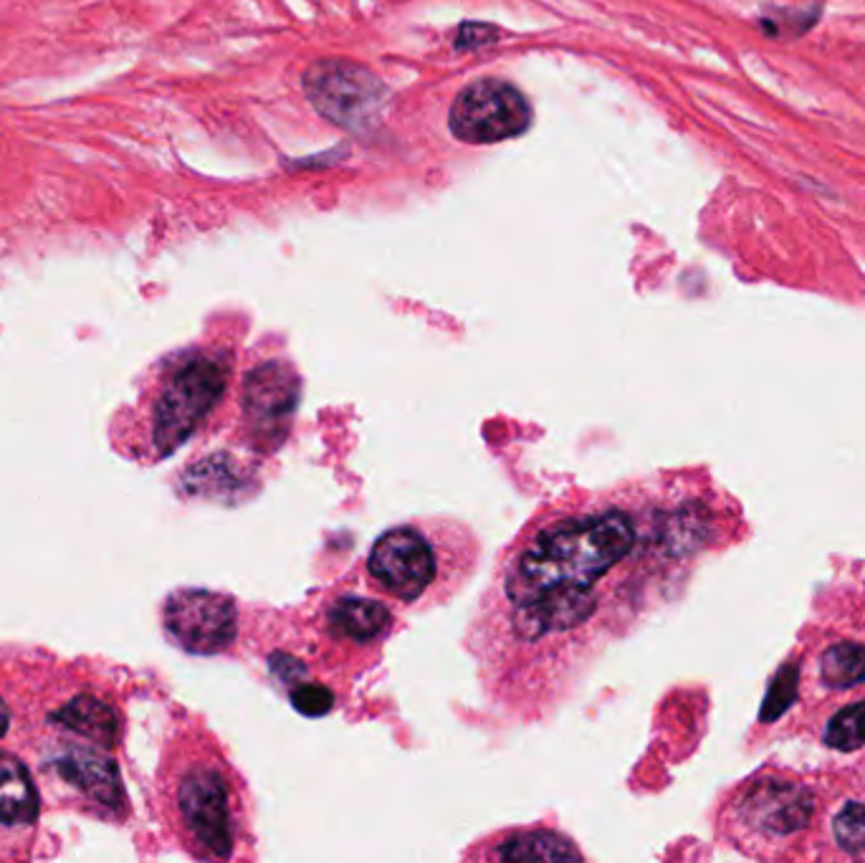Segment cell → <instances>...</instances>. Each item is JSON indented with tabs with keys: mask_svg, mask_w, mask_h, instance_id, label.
Wrapping results in <instances>:
<instances>
[{
	"mask_svg": "<svg viewBox=\"0 0 865 863\" xmlns=\"http://www.w3.org/2000/svg\"><path fill=\"white\" fill-rule=\"evenodd\" d=\"M398 615L380 600L362 596L329 598L319 611V630L337 649L373 651L380 649L392 630Z\"/></svg>",
	"mask_w": 865,
	"mask_h": 863,
	"instance_id": "cell-9",
	"label": "cell"
},
{
	"mask_svg": "<svg viewBox=\"0 0 865 863\" xmlns=\"http://www.w3.org/2000/svg\"><path fill=\"white\" fill-rule=\"evenodd\" d=\"M162 788L177 841L192 859H256L249 788L213 737H183L165 760Z\"/></svg>",
	"mask_w": 865,
	"mask_h": 863,
	"instance_id": "cell-2",
	"label": "cell"
},
{
	"mask_svg": "<svg viewBox=\"0 0 865 863\" xmlns=\"http://www.w3.org/2000/svg\"><path fill=\"white\" fill-rule=\"evenodd\" d=\"M825 745L838 752H853L865 747V701L840 709L825 729Z\"/></svg>",
	"mask_w": 865,
	"mask_h": 863,
	"instance_id": "cell-15",
	"label": "cell"
},
{
	"mask_svg": "<svg viewBox=\"0 0 865 863\" xmlns=\"http://www.w3.org/2000/svg\"><path fill=\"white\" fill-rule=\"evenodd\" d=\"M813 796L800 783L762 777L749 783L734 800V813L741 828L767 838L800 834L813 821Z\"/></svg>",
	"mask_w": 865,
	"mask_h": 863,
	"instance_id": "cell-8",
	"label": "cell"
},
{
	"mask_svg": "<svg viewBox=\"0 0 865 863\" xmlns=\"http://www.w3.org/2000/svg\"><path fill=\"white\" fill-rule=\"evenodd\" d=\"M234 380V358L192 350L177 358L147 400V438L154 459H167L218 411Z\"/></svg>",
	"mask_w": 865,
	"mask_h": 863,
	"instance_id": "cell-4",
	"label": "cell"
},
{
	"mask_svg": "<svg viewBox=\"0 0 865 863\" xmlns=\"http://www.w3.org/2000/svg\"><path fill=\"white\" fill-rule=\"evenodd\" d=\"M820 674L830 689H851L865 684V646L851 641L830 646L823 653Z\"/></svg>",
	"mask_w": 865,
	"mask_h": 863,
	"instance_id": "cell-14",
	"label": "cell"
},
{
	"mask_svg": "<svg viewBox=\"0 0 865 863\" xmlns=\"http://www.w3.org/2000/svg\"><path fill=\"white\" fill-rule=\"evenodd\" d=\"M38 815V792L30 773L11 754H0V826H30Z\"/></svg>",
	"mask_w": 865,
	"mask_h": 863,
	"instance_id": "cell-12",
	"label": "cell"
},
{
	"mask_svg": "<svg viewBox=\"0 0 865 863\" xmlns=\"http://www.w3.org/2000/svg\"><path fill=\"white\" fill-rule=\"evenodd\" d=\"M5 729H8V709L3 701H0V737L5 735Z\"/></svg>",
	"mask_w": 865,
	"mask_h": 863,
	"instance_id": "cell-19",
	"label": "cell"
},
{
	"mask_svg": "<svg viewBox=\"0 0 865 863\" xmlns=\"http://www.w3.org/2000/svg\"><path fill=\"white\" fill-rule=\"evenodd\" d=\"M448 122L459 140L491 145L522 135L531 122V110L514 84L481 79L455 97Z\"/></svg>",
	"mask_w": 865,
	"mask_h": 863,
	"instance_id": "cell-7",
	"label": "cell"
},
{
	"mask_svg": "<svg viewBox=\"0 0 865 863\" xmlns=\"http://www.w3.org/2000/svg\"><path fill=\"white\" fill-rule=\"evenodd\" d=\"M162 626L175 646L196 656L226 653L238 638V605L226 592L183 588L162 608Z\"/></svg>",
	"mask_w": 865,
	"mask_h": 863,
	"instance_id": "cell-6",
	"label": "cell"
},
{
	"mask_svg": "<svg viewBox=\"0 0 865 863\" xmlns=\"http://www.w3.org/2000/svg\"><path fill=\"white\" fill-rule=\"evenodd\" d=\"M481 539L455 517H415L385 529L365 558L375 596L426 613L466 588L481 562Z\"/></svg>",
	"mask_w": 865,
	"mask_h": 863,
	"instance_id": "cell-3",
	"label": "cell"
},
{
	"mask_svg": "<svg viewBox=\"0 0 865 863\" xmlns=\"http://www.w3.org/2000/svg\"><path fill=\"white\" fill-rule=\"evenodd\" d=\"M699 542L689 506H659L636 487L577 491L516 531L471 618L478 681L506 712L539 716L640 613L648 577Z\"/></svg>",
	"mask_w": 865,
	"mask_h": 863,
	"instance_id": "cell-1",
	"label": "cell"
},
{
	"mask_svg": "<svg viewBox=\"0 0 865 863\" xmlns=\"http://www.w3.org/2000/svg\"><path fill=\"white\" fill-rule=\"evenodd\" d=\"M304 91L322 117L350 133L373 127L388 102V89L369 68L342 59L316 61L309 66Z\"/></svg>",
	"mask_w": 865,
	"mask_h": 863,
	"instance_id": "cell-5",
	"label": "cell"
},
{
	"mask_svg": "<svg viewBox=\"0 0 865 863\" xmlns=\"http://www.w3.org/2000/svg\"><path fill=\"white\" fill-rule=\"evenodd\" d=\"M61 780L89 800V803L104 805L117 811L122 805V780L117 767L110 758L99 754L91 747H76L66 750L53 760Z\"/></svg>",
	"mask_w": 865,
	"mask_h": 863,
	"instance_id": "cell-11",
	"label": "cell"
},
{
	"mask_svg": "<svg viewBox=\"0 0 865 863\" xmlns=\"http://www.w3.org/2000/svg\"><path fill=\"white\" fill-rule=\"evenodd\" d=\"M57 720L61 727L76 731L79 737H87L91 742L114 745L120 735V716L110 704L95 697H76L59 706Z\"/></svg>",
	"mask_w": 865,
	"mask_h": 863,
	"instance_id": "cell-13",
	"label": "cell"
},
{
	"mask_svg": "<svg viewBox=\"0 0 865 863\" xmlns=\"http://www.w3.org/2000/svg\"><path fill=\"white\" fill-rule=\"evenodd\" d=\"M798 681H800L798 661H790V664L779 666V672L772 676L767 697H764L760 722H764V724L777 722L779 716H782L787 709L792 706V701L798 699Z\"/></svg>",
	"mask_w": 865,
	"mask_h": 863,
	"instance_id": "cell-16",
	"label": "cell"
},
{
	"mask_svg": "<svg viewBox=\"0 0 865 863\" xmlns=\"http://www.w3.org/2000/svg\"><path fill=\"white\" fill-rule=\"evenodd\" d=\"M832 834L843 851L865 856V805L848 803L832 821Z\"/></svg>",
	"mask_w": 865,
	"mask_h": 863,
	"instance_id": "cell-17",
	"label": "cell"
},
{
	"mask_svg": "<svg viewBox=\"0 0 865 863\" xmlns=\"http://www.w3.org/2000/svg\"><path fill=\"white\" fill-rule=\"evenodd\" d=\"M461 859L474 861H585V853L573 838L557 828L524 826L504 828L499 834L471 843Z\"/></svg>",
	"mask_w": 865,
	"mask_h": 863,
	"instance_id": "cell-10",
	"label": "cell"
},
{
	"mask_svg": "<svg viewBox=\"0 0 865 863\" xmlns=\"http://www.w3.org/2000/svg\"><path fill=\"white\" fill-rule=\"evenodd\" d=\"M499 30L489 26V23H463L459 30V38H455V49L468 51V49H481V46H489L497 41Z\"/></svg>",
	"mask_w": 865,
	"mask_h": 863,
	"instance_id": "cell-18",
	"label": "cell"
}]
</instances>
